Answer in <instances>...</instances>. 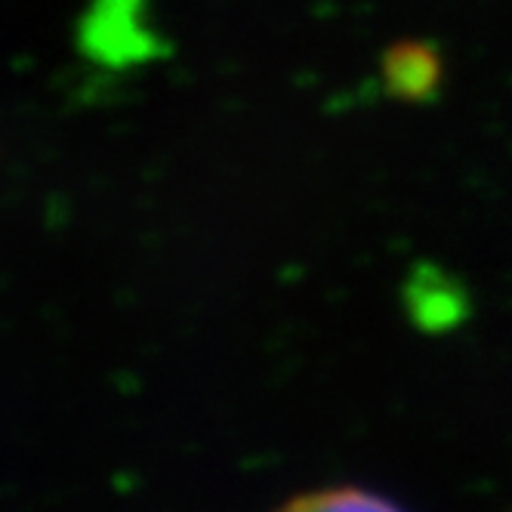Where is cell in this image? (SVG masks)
<instances>
[{
	"label": "cell",
	"instance_id": "6da1fadb",
	"mask_svg": "<svg viewBox=\"0 0 512 512\" xmlns=\"http://www.w3.org/2000/svg\"><path fill=\"white\" fill-rule=\"evenodd\" d=\"M386 84L401 99H423L442 81V62L426 44H401L386 56Z\"/></svg>",
	"mask_w": 512,
	"mask_h": 512
},
{
	"label": "cell",
	"instance_id": "7a4b0ae2",
	"mask_svg": "<svg viewBox=\"0 0 512 512\" xmlns=\"http://www.w3.org/2000/svg\"><path fill=\"white\" fill-rule=\"evenodd\" d=\"M275 512H405L392 497L361 485H324L281 503Z\"/></svg>",
	"mask_w": 512,
	"mask_h": 512
}]
</instances>
